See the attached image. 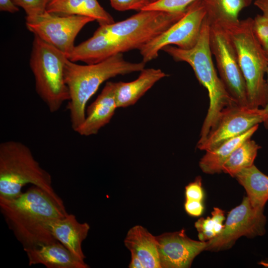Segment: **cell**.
Listing matches in <instances>:
<instances>
[{"instance_id":"obj_1","label":"cell","mask_w":268,"mask_h":268,"mask_svg":"<svg viewBox=\"0 0 268 268\" xmlns=\"http://www.w3.org/2000/svg\"><path fill=\"white\" fill-rule=\"evenodd\" d=\"M185 13L140 10L125 20L101 25L92 37L74 47L68 59L92 64L118 54L139 50Z\"/></svg>"},{"instance_id":"obj_2","label":"cell","mask_w":268,"mask_h":268,"mask_svg":"<svg viewBox=\"0 0 268 268\" xmlns=\"http://www.w3.org/2000/svg\"><path fill=\"white\" fill-rule=\"evenodd\" d=\"M0 209L24 250L58 241L50 225L68 213L64 204L34 186L16 198H0Z\"/></svg>"},{"instance_id":"obj_3","label":"cell","mask_w":268,"mask_h":268,"mask_svg":"<svg viewBox=\"0 0 268 268\" xmlns=\"http://www.w3.org/2000/svg\"><path fill=\"white\" fill-rule=\"evenodd\" d=\"M209 21L206 16L198 41L194 47L183 49L169 45L162 50L175 61L188 63L199 82L207 90L209 105L197 145L206 140L223 110L237 103L227 91L214 67L209 45Z\"/></svg>"},{"instance_id":"obj_4","label":"cell","mask_w":268,"mask_h":268,"mask_svg":"<svg viewBox=\"0 0 268 268\" xmlns=\"http://www.w3.org/2000/svg\"><path fill=\"white\" fill-rule=\"evenodd\" d=\"M145 64L142 61H126L123 54L86 65L76 64L68 59L65 66L64 77L69 94L67 109L73 131L76 132L84 122L86 104L103 82L119 75L140 71Z\"/></svg>"},{"instance_id":"obj_5","label":"cell","mask_w":268,"mask_h":268,"mask_svg":"<svg viewBox=\"0 0 268 268\" xmlns=\"http://www.w3.org/2000/svg\"><path fill=\"white\" fill-rule=\"evenodd\" d=\"M52 183L50 174L41 167L26 145L15 140L0 144V198H16L25 185L31 184L64 204Z\"/></svg>"},{"instance_id":"obj_6","label":"cell","mask_w":268,"mask_h":268,"mask_svg":"<svg viewBox=\"0 0 268 268\" xmlns=\"http://www.w3.org/2000/svg\"><path fill=\"white\" fill-rule=\"evenodd\" d=\"M253 18L221 26L229 35L245 81L248 106L265 108L268 102V86L265 78L268 59L253 29Z\"/></svg>"},{"instance_id":"obj_7","label":"cell","mask_w":268,"mask_h":268,"mask_svg":"<svg viewBox=\"0 0 268 268\" xmlns=\"http://www.w3.org/2000/svg\"><path fill=\"white\" fill-rule=\"evenodd\" d=\"M65 54L34 35L30 67L34 76L36 91L51 113L58 111L69 99L65 81Z\"/></svg>"},{"instance_id":"obj_8","label":"cell","mask_w":268,"mask_h":268,"mask_svg":"<svg viewBox=\"0 0 268 268\" xmlns=\"http://www.w3.org/2000/svg\"><path fill=\"white\" fill-rule=\"evenodd\" d=\"M206 11L202 0H196L187 8L184 15L140 50L142 62L156 59L160 51L169 45L183 49L194 47L199 39Z\"/></svg>"},{"instance_id":"obj_9","label":"cell","mask_w":268,"mask_h":268,"mask_svg":"<svg viewBox=\"0 0 268 268\" xmlns=\"http://www.w3.org/2000/svg\"><path fill=\"white\" fill-rule=\"evenodd\" d=\"M95 20L78 15H62L49 13L26 17V26L34 35L53 46L66 55L73 51L75 39L87 23Z\"/></svg>"},{"instance_id":"obj_10","label":"cell","mask_w":268,"mask_h":268,"mask_svg":"<svg viewBox=\"0 0 268 268\" xmlns=\"http://www.w3.org/2000/svg\"><path fill=\"white\" fill-rule=\"evenodd\" d=\"M209 23V45L220 78L239 105L248 106L246 83L232 42L223 27L215 22Z\"/></svg>"},{"instance_id":"obj_11","label":"cell","mask_w":268,"mask_h":268,"mask_svg":"<svg viewBox=\"0 0 268 268\" xmlns=\"http://www.w3.org/2000/svg\"><path fill=\"white\" fill-rule=\"evenodd\" d=\"M264 210L254 208L247 197L228 213L222 231L206 241L205 250L218 251L229 249L241 236L254 238L265 233L266 217Z\"/></svg>"},{"instance_id":"obj_12","label":"cell","mask_w":268,"mask_h":268,"mask_svg":"<svg viewBox=\"0 0 268 268\" xmlns=\"http://www.w3.org/2000/svg\"><path fill=\"white\" fill-rule=\"evenodd\" d=\"M264 120L263 110L237 103L222 112L216 125L206 140L197 145L201 150L214 149L223 142L239 136Z\"/></svg>"},{"instance_id":"obj_13","label":"cell","mask_w":268,"mask_h":268,"mask_svg":"<svg viewBox=\"0 0 268 268\" xmlns=\"http://www.w3.org/2000/svg\"><path fill=\"white\" fill-rule=\"evenodd\" d=\"M156 237L161 268H190L206 246V242L189 238L184 229Z\"/></svg>"},{"instance_id":"obj_14","label":"cell","mask_w":268,"mask_h":268,"mask_svg":"<svg viewBox=\"0 0 268 268\" xmlns=\"http://www.w3.org/2000/svg\"><path fill=\"white\" fill-rule=\"evenodd\" d=\"M117 108L115 82H107L95 100L88 107L85 120L76 132L86 136L96 134L110 122Z\"/></svg>"},{"instance_id":"obj_15","label":"cell","mask_w":268,"mask_h":268,"mask_svg":"<svg viewBox=\"0 0 268 268\" xmlns=\"http://www.w3.org/2000/svg\"><path fill=\"white\" fill-rule=\"evenodd\" d=\"M28 265L41 264L47 268H89V266L56 241L24 250Z\"/></svg>"},{"instance_id":"obj_16","label":"cell","mask_w":268,"mask_h":268,"mask_svg":"<svg viewBox=\"0 0 268 268\" xmlns=\"http://www.w3.org/2000/svg\"><path fill=\"white\" fill-rule=\"evenodd\" d=\"M50 229L56 240L79 260L84 261L86 257L82 251V244L90 230L87 223H80L74 215L67 213L53 221Z\"/></svg>"},{"instance_id":"obj_17","label":"cell","mask_w":268,"mask_h":268,"mask_svg":"<svg viewBox=\"0 0 268 268\" xmlns=\"http://www.w3.org/2000/svg\"><path fill=\"white\" fill-rule=\"evenodd\" d=\"M167 75L159 68H144L133 81L115 82V96L118 108L134 105L157 82Z\"/></svg>"},{"instance_id":"obj_18","label":"cell","mask_w":268,"mask_h":268,"mask_svg":"<svg viewBox=\"0 0 268 268\" xmlns=\"http://www.w3.org/2000/svg\"><path fill=\"white\" fill-rule=\"evenodd\" d=\"M124 243L131 253L139 258L144 268H161L156 237L145 228L139 225L131 228Z\"/></svg>"},{"instance_id":"obj_19","label":"cell","mask_w":268,"mask_h":268,"mask_svg":"<svg viewBox=\"0 0 268 268\" xmlns=\"http://www.w3.org/2000/svg\"><path fill=\"white\" fill-rule=\"evenodd\" d=\"M46 11L62 15L89 17L97 21L100 26L115 22L97 0H49Z\"/></svg>"},{"instance_id":"obj_20","label":"cell","mask_w":268,"mask_h":268,"mask_svg":"<svg viewBox=\"0 0 268 268\" xmlns=\"http://www.w3.org/2000/svg\"><path fill=\"white\" fill-rule=\"evenodd\" d=\"M234 178L245 189L252 206L264 210L268 200V176L254 164L241 170Z\"/></svg>"},{"instance_id":"obj_21","label":"cell","mask_w":268,"mask_h":268,"mask_svg":"<svg viewBox=\"0 0 268 268\" xmlns=\"http://www.w3.org/2000/svg\"><path fill=\"white\" fill-rule=\"evenodd\" d=\"M259 125H256L243 134L230 139L217 147L206 151L199 162L202 171L208 174L219 173L233 151L243 142L251 138L257 131Z\"/></svg>"},{"instance_id":"obj_22","label":"cell","mask_w":268,"mask_h":268,"mask_svg":"<svg viewBox=\"0 0 268 268\" xmlns=\"http://www.w3.org/2000/svg\"><path fill=\"white\" fill-rule=\"evenodd\" d=\"M210 21L221 26L233 24L240 20V12L252 0H202Z\"/></svg>"},{"instance_id":"obj_23","label":"cell","mask_w":268,"mask_h":268,"mask_svg":"<svg viewBox=\"0 0 268 268\" xmlns=\"http://www.w3.org/2000/svg\"><path fill=\"white\" fill-rule=\"evenodd\" d=\"M261 147L248 139L237 147L224 164L222 172L232 177L243 169L254 165L258 151Z\"/></svg>"},{"instance_id":"obj_24","label":"cell","mask_w":268,"mask_h":268,"mask_svg":"<svg viewBox=\"0 0 268 268\" xmlns=\"http://www.w3.org/2000/svg\"><path fill=\"white\" fill-rule=\"evenodd\" d=\"M225 217L224 211L218 207H214L211 217L201 218L195 223L200 241L206 242L217 236L222 231Z\"/></svg>"},{"instance_id":"obj_25","label":"cell","mask_w":268,"mask_h":268,"mask_svg":"<svg viewBox=\"0 0 268 268\" xmlns=\"http://www.w3.org/2000/svg\"><path fill=\"white\" fill-rule=\"evenodd\" d=\"M196 0H158L145 6L141 10H156L170 13H184Z\"/></svg>"},{"instance_id":"obj_26","label":"cell","mask_w":268,"mask_h":268,"mask_svg":"<svg viewBox=\"0 0 268 268\" xmlns=\"http://www.w3.org/2000/svg\"><path fill=\"white\" fill-rule=\"evenodd\" d=\"M254 34L268 59V16L257 14L253 21Z\"/></svg>"},{"instance_id":"obj_27","label":"cell","mask_w":268,"mask_h":268,"mask_svg":"<svg viewBox=\"0 0 268 268\" xmlns=\"http://www.w3.org/2000/svg\"><path fill=\"white\" fill-rule=\"evenodd\" d=\"M25 11L26 16H34L43 13L49 0H12Z\"/></svg>"},{"instance_id":"obj_28","label":"cell","mask_w":268,"mask_h":268,"mask_svg":"<svg viewBox=\"0 0 268 268\" xmlns=\"http://www.w3.org/2000/svg\"><path fill=\"white\" fill-rule=\"evenodd\" d=\"M112 6L118 11L141 10L149 4V0H110Z\"/></svg>"},{"instance_id":"obj_29","label":"cell","mask_w":268,"mask_h":268,"mask_svg":"<svg viewBox=\"0 0 268 268\" xmlns=\"http://www.w3.org/2000/svg\"><path fill=\"white\" fill-rule=\"evenodd\" d=\"M185 196L186 200L202 201L204 197V192L201 177H197L194 181L189 183L186 186Z\"/></svg>"},{"instance_id":"obj_30","label":"cell","mask_w":268,"mask_h":268,"mask_svg":"<svg viewBox=\"0 0 268 268\" xmlns=\"http://www.w3.org/2000/svg\"><path fill=\"white\" fill-rule=\"evenodd\" d=\"M186 212L193 216H199L203 212V205L201 201L186 200L184 204Z\"/></svg>"},{"instance_id":"obj_31","label":"cell","mask_w":268,"mask_h":268,"mask_svg":"<svg viewBox=\"0 0 268 268\" xmlns=\"http://www.w3.org/2000/svg\"><path fill=\"white\" fill-rule=\"evenodd\" d=\"M0 10L13 13L17 12L19 8L12 0H0Z\"/></svg>"},{"instance_id":"obj_32","label":"cell","mask_w":268,"mask_h":268,"mask_svg":"<svg viewBox=\"0 0 268 268\" xmlns=\"http://www.w3.org/2000/svg\"><path fill=\"white\" fill-rule=\"evenodd\" d=\"M254 4L262 11L263 14L268 16V0H255Z\"/></svg>"},{"instance_id":"obj_33","label":"cell","mask_w":268,"mask_h":268,"mask_svg":"<svg viewBox=\"0 0 268 268\" xmlns=\"http://www.w3.org/2000/svg\"><path fill=\"white\" fill-rule=\"evenodd\" d=\"M130 268H144L141 261L135 254L131 253V261L129 264Z\"/></svg>"},{"instance_id":"obj_34","label":"cell","mask_w":268,"mask_h":268,"mask_svg":"<svg viewBox=\"0 0 268 268\" xmlns=\"http://www.w3.org/2000/svg\"><path fill=\"white\" fill-rule=\"evenodd\" d=\"M267 83L268 86V67L267 69ZM264 114L263 124L266 129H268V102L265 108H263Z\"/></svg>"},{"instance_id":"obj_35","label":"cell","mask_w":268,"mask_h":268,"mask_svg":"<svg viewBox=\"0 0 268 268\" xmlns=\"http://www.w3.org/2000/svg\"><path fill=\"white\" fill-rule=\"evenodd\" d=\"M157 0H149V2H150L149 3H152V2H155V1H156Z\"/></svg>"}]
</instances>
